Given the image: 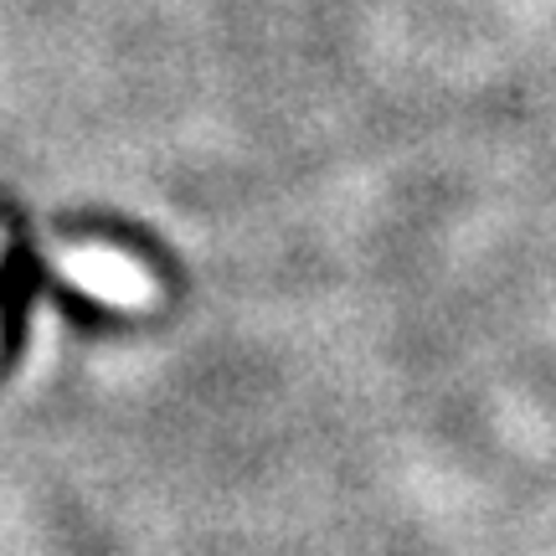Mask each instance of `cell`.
Returning a JSON list of instances; mask_svg holds the SVG:
<instances>
[{
  "instance_id": "2",
  "label": "cell",
  "mask_w": 556,
  "mask_h": 556,
  "mask_svg": "<svg viewBox=\"0 0 556 556\" xmlns=\"http://www.w3.org/2000/svg\"><path fill=\"white\" fill-rule=\"evenodd\" d=\"M0 253H5V238H0Z\"/></svg>"
},
{
  "instance_id": "1",
  "label": "cell",
  "mask_w": 556,
  "mask_h": 556,
  "mask_svg": "<svg viewBox=\"0 0 556 556\" xmlns=\"http://www.w3.org/2000/svg\"><path fill=\"white\" fill-rule=\"evenodd\" d=\"M52 268H58L73 289L103 299V304H114V309H144V304L155 299L150 274H144L135 258L114 253V248H93V242H88V248H58V253H52Z\"/></svg>"
}]
</instances>
